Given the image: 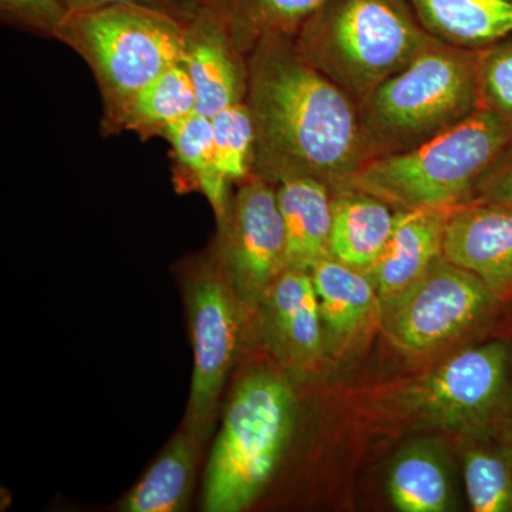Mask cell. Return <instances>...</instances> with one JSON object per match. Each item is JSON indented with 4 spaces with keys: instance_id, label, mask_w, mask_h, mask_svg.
I'll list each match as a JSON object with an SVG mask.
<instances>
[{
    "instance_id": "cell-1",
    "label": "cell",
    "mask_w": 512,
    "mask_h": 512,
    "mask_svg": "<svg viewBox=\"0 0 512 512\" xmlns=\"http://www.w3.org/2000/svg\"><path fill=\"white\" fill-rule=\"evenodd\" d=\"M248 60L247 103L255 128L252 174L348 187L365 163L357 104L299 49L295 36H266Z\"/></svg>"
},
{
    "instance_id": "cell-2",
    "label": "cell",
    "mask_w": 512,
    "mask_h": 512,
    "mask_svg": "<svg viewBox=\"0 0 512 512\" xmlns=\"http://www.w3.org/2000/svg\"><path fill=\"white\" fill-rule=\"evenodd\" d=\"M478 53L434 39L357 104L365 163L413 150L477 113Z\"/></svg>"
},
{
    "instance_id": "cell-3",
    "label": "cell",
    "mask_w": 512,
    "mask_h": 512,
    "mask_svg": "<svg viewBox=\"0 0 512 512\" xmlns=\"http://www.w3.org/2000/svg\"><path fill=\"white\" fill-rule=\"evenodd\" d=\"M188 23L143 5L70 12L57 40L92 70L103 101L104 133H121L138 94L165 70L183 62Z\"/></svg>"
},
{
    "instance_id": "cell-4",
    "label": "cell",
    "mask_w": 512,
    "mask_h": 512,
    "mask_svg": "<svg viewBox=\"0 0 512 512\" xmlns=\"http://www.w3.org/2000/svg\"><path fill=\"white\" fill-rule=\"evenodd\" d=\"M295 39L309 62L359 104L434 37L409 0H325Z\"/></svg>"
},
{
    "instance_id": "cell-5",
    "label": "cell",
    "mask_w": 512,
    "mask_h": 512,
    "mask_svg": "<svg viewBox=\"0 0 512 512\" xmlns=\"http://www.w3.org/2000/svg\"><path fill=\"white\" fill-rule=\"evenodd\" d=\"M511 138V126L480 109L413 150L366 161L348 185L396 211L454 210L473 201L481 175Z\"/></svg>"
},
{
    "instance_id": "cell-6",
    "label": "cell",
    "mask_w": 512,
    "mask_h": 512,
    "mask_svg": "<svg viewBox=\"0 0 512 512\" xmlns=\"http://www.w3.org/2000/svg\"><path fill=\"white\" fill-rule=\"evenodd\" d=\"M295 420V397L266 370L245 376L225 410L205 471L202 507L238 512L254 503L274 476Z\"/></svg>"
},
{
    "instance_id": "cell-7",
    "label": "cell",
    "mask_w": 512,
    "mask_h": 512,
    "mask_svg": "<svg viewBox=\"0 0 512 512\" xmlns=\"http://www.w3.org/2000/svg\"><path fill=\"white\" fill-rule=\"evenodd\" d=\"M187 293L194 373L184 429L204 441L214 426L239 340V301L214 249L195 266Z\"/></svg>"
},
{
    "instance_id": "cell-8",
    "label": "cell",
    "mask_w": 512,
    "mask_h": 512,
    "mask_svg": "<svg viewBox=\"0 0 512 512\" xmlns=\"http://www.w3.org/2000/svg\"><path fill=\"white\" fill-rule=\"evenodd\" d=\"M503 303L477 275L443 256L387 303V330L407 352H429L491 318Z\"/></svg>"
},
{
    "instance_id": "cell-9",
    "label": "cell",
    "mask_w": 512,
    "mask_h": 512,
    "mask_svg": "<svg viewBox=\"0 0 512 512\" xmlns=\"http://www.w3.org/2000/svg\"><path fill=\"white\" fill-rule=\"evenodd\" d=\"M238 301L256 305L286 269L284 222L276 185L252 174L237 185L214 247Z\"/></svg>"
},
{
    "instance_id": "cell-10",
    "label": "cell",
    "mask_w": 512,
    "mask_h": 512,
    "mask_svg": "<svg viewBox=\"0 0 512 512\" xmlns=\"http://www.w3.org/2000/svg\"><path fill=\"white\" fill-rule=\"evenodd\" d=\"M511 359V346L503 340L458 353L420 387V409L450 429L495 426L510 402L507 389Z\"/></svg>"
},
{
    "instance_id": "cell-11",
    "label": "cell",
    "mask_w": 512,
    "mask_h": 512,
    "mask_svg": "<svg viewBox=\"0 0 512 512\" xmlns=\"http://www.w3.org/2000/svg\"><path fill=\"white\" fill-rule=\"evenodd\" d=\"M444 258L473 272L504 302L512 301V208L470 202L451 210Z\"/></svg>"
},
{
    "instance_id": "cell-12",
    "label": "cell",
    "mask_w": 512,
    "mask_h": 512,
    "mask_svg": "<svg viewBox=\"0 0 512 512\" xmlns=\"http://www.w3.org/2000/svg\"><path fill=\"white\" fill-rule=\"evenodd\" d=\"M184 62L202 116L212 119L221 110L247 100V56L235 45L224 23L205 6L188 23Z\"/></svg>"
},
{
    "instance_id": "cell-13",
    "label": "cell",
    "mask_w": 512,
    "mask_h": 512,
    "mask_svg": "<svg viewBox=\"0 0 512 512\" xmlns=\"http://www.w3.org/2000/svg\"><path fill=\"white\" fill-rule=\"evenodd\" d=\"M450 212L430 208L396 211L392 235L366 272L384 305L403 295L443 258Z\"/></svg>"
},
{
    "instance_id": "cell-14",
    "label": "cell",
    "mask_w": 512,
    "mask_h": 512,
    "mask_svg": "<svg viewBox=\"0 0 512 512\" xmlns=\"http://www.w3.org/2000/svg\"><path fill=\"white\" fill-rule=\"evenodd\" d=\"M394 222L396 210L375 195L350 185L332 191L329 256L369 271L386 247Z\"/></svg>"
},
{
    "instance_id": "cell-15",
    "label": "cell",
    "mask_w": 512,
    "mask_h": 512,
    "mask_svg": "<svg viewBox=\"0 0 512 512\" xmlns=\"http://www.w3.org/2000/svg\"><path fill=\"white\" fill-rule=\"evenodd\" d=\"M276 200L284 222L286 268L311 271L329 256L332 190L315 178H286L276 184Z\"/></svg>"
},
{
    "instance_id": "cell-16",
    "label": "cell",
    "mask_w": 512,
    "mask_h": 512,
    "mask_svg": "<svg viewBox=\"0 0 512 512\" xmlns=\"http://www.w3.org/2000/svg\"><path fill=\"white\" fill-rule=\"evenodd\" d=\"M423 28L446 45L481 52L512 36V0H409Z\"/></svg>"
},
{
    "instance_id": "cell-17",
    "label": "cell",
    "mask_w": 512,
    "mask_h": 512,
    "mask_svg": "<svg viewBox=\"0 0 512 512\" xmlns=\"http://www.w3.org/2000/svg\"><path fill=\"white\" fill-rule=\"evenodd\" d=\"M264 301L286 352L295 362H312L323 348V318L311 272L286 268Z\"/></svg>"
},
{
    "instance_id": "cell-18",
    "label": "cell",
    "mask_w": 512,
    "mask_h": 512,
    "mask_svg": "<svg viewBox=\"0 0 512 512\" xmlns=\"http://www.w3.org/2000/svg\"><path fill=\"white\" fill-rule=\"evenodd\" d=\"M161 138L170 144L177 187L200 191L221 224L231 204V184L218 171L211 119L195 111L168 127Z\"/></svg>"
},
{
    "instance_id": "cell-19",
    "label": "cell",
    "mask_w": 512,
    "mask_h": 512,
    "mask_svg": "<svg viewBox=\"0 0 512 512\" xmlns=\"http://www.w3.org/2000/svg\"><path fill=\"white\" fill-rule=\"evenodd\" d=\"M309 272L318 293L323 325L335 339L353 338L382 303L372 279L332 256L320 259Z\"/></svg>"
},
{
    "instance_id": "cell-20",
    "label": "cell",
    "mask_w": 512,
    "mask_h": 512,
    "mask_svg": "<svg viewBox=\"0 0 512 512\" xmlns=\"http://www.w3.org/2000/svg\"><path fill=\"white\" fill-rule=\"evenodd\" d=\"M202 441L187 429L175 434L146 476L120 504L123 512L183 511L194 485Z\"/></svg>"
},
{
    "instance_id": "cell-21",
    "label": "cell",
    "mask_w": 512,
    "mask_h": 512,
    "mask_svg": "<svg viewBox=\"0 0 512 512\" xmlns=\"http://www.w3.org/2000/svg\"><path fill=\"white\" fill-rule=\"evenodd\" d=\"M325 0H208L235 45L248 56L266 36H295Z\"/></svg>"
},
{
    "instance_id": "cell-22",
    "label": "cell",
    "mask_w": 512,
    "mask_h": 512,
    "mask_svg": "<svg viewBox=\"0 0 512 512\" xmlns=\"http://www.w3.org/2000/svg\"><path fill=\"white\" fill-rule=\"evenodd\" d=\"M197 111V94L187 64H174L148 84L128 110L121 131L137 134L141 140L161 137L168 127Z\"/></svg>"
},
{
    "instance_id": "cell-23",
    "label": "cell",
    "mask_w": 512,
    "mask_h": 512,
    "mask_svg": "<svg viewBox=\"0 0 512 512\" xmlns=\"http://www.w3.org/2000/svg\"><path fill=\"white\" fill-rule=\"evenodd\" d=\"M389 494L399 511H446L450 503V484L443 461L430 448H410L393 464Z\"/></svg>"
},
{
    "instance_id": "cell-24",
    "label": "cell",
    "mask_w": 512,
    "mask_h": 512,
    "mask_svg": "<svg viewBox=\"0 0 512 512\" xmlns=\"http://www.w3.org/2000/svg\"><path fill=\"white\" fill-rule=\"evenodd\" d=\"M464 480L474 511H512V451L503 441L500 446L468 451Z\"/></svg>"
},
{
    "instance_id": "cell-25",
    "label": "cell",
    "mask_w": 512,
    "mask_h": 512,
    "mask_svg": "<svg viewBox=\"0 0 512 512\" xmlns=\"http://www.w3.org/2000/svg\"><path fill=\"white\" fill-rule=\"evenodd\" d=\"M215 161L229 184L244 183L254 170L255 128L247 100L221 110L211 119Z\"/></svg>"
},
{
    "instance_id": "cell-26",
    "label": "cell",
    "mask_w": 512,
    "mask_h": 512,
    "mask_svg": "<svg viewBox=\"0 0 512 512\" xmlns=\"http://www.w3.org/2000/svg\"><path fill=\"white\" fill-rule=\"evenodd\" d=\"M481 109L512 127V36L478 53Z\"/></svg>"
},
{
    "instance_id": "cell-27",
    "label": "cell",
    "mask_w": 512,
    "mask_h": 512,
    "mask_svg": "<svg viewBox=\"0 0 512 512\" xmlns=\"http://www.w3.org/2000/svg\"><path fill=\"white\" fill-rule=\"evenodd\" d=\"M69 15L62 0H0L3 23L45 39L57 40Z\"/></svg>"
},
{
    "instance_id": "cell-28",
    "label": "cell",
    "mask_w": 512,
    "mask_h": 512,
    "mask_svg": "<svg viewBox=\"0 0 512 512\" xmlns=\"http://www.w3.org/2000/svg\"><path fill=\"white\" fill-rule=\"evenodd\" d=\"M471 202H493L512 208V138L481 175Z\"/></svg>"
},
{
    "instance_id": "cell-29",
    "label": "cell",
    "mask_w": 512,
    "mask_h": 512,
    "mask_svg": "<svg viewBox=\"0 0 512 512\" xmlns=\"http://www.w3.org/2000/svg\"><path fill=\"white\" fill-rule=\"evenodd\" d=\"M62 2L70 12H86V10L106 8V6L113 5H143L164 10V12L185 20H190L195 16L178 0H62Z\"/></svg>"
},
{
    "instance_id": "cell-30",
    "label": "cell",
    "mask_w": 512,
    "mask_h": 512,
    "mask_svg": "<svg viewBox=\"0 0 512 512\" xmlns=\"http://www.w3.org/2000/svg\"><path fill=\"white\" fill-rule=\"evenodd\" d=\"M495 429L498 430V436H500L501 441L510 448L512 451V402H508L507 407H505L503 416L500 417L498 423L495 424Z\"/></svg>"
},
{
    "instance_id": "cell-31",
    "label": "cell",
    "mask_w": 512,
    "mask_h": 512,
    "mask_svg": "<svg viewBox=\"0 0 512 512\" xmlns=\"http://www.w3.org/2000/svg\"><path fill=\"white\" fill-rule=\"evenodd\" d=\"M178 2L181 3V5H184L185 8L190 10V12L197 13L198 10L201 8H204L205 5H207L208 0H178Z\"/></svg>"
}]
</instances>
